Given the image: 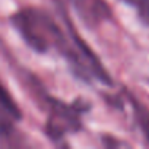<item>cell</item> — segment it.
Instances as JSON below:
<instances>
[{
	"instance_id": "cell-1",
	"label": "cell",
	"mask_w": 149,
	"mask_h": 149,
	"mask_svg": "<svg viewBox=\"0 0 149 149\" xmlns=\"http://www.w3.org/2000/svg\"><path fill=\"white\" fill-rule=\"evenodd\" d=\"M10 24L21 34L24 41L37 53H47L54 48L63 37L58 24L45 12L35 8H25L10 16Z\"/></svg>"
},
{
	"instance_id": "cell-2",
	"label": "cell",
	"mask_w": 149,
	"mask_h": 149,
	"mask_svg": "<svg viewBox=\"0 0 149 149\" xmlns=\"http://www.w3.org/2000/svg\"><path fill=\"white\" fill-rule=\"evenodd\" d=\"M45 101L50 113L45 123V133L51 140L57 142L63 139L66 134L76 133L82 129L81 114L85 110H88L89 105L84 107V102L81 104V101L67 105L51 97H45Z\"/></svg>"
},
{
	"instance_id": "cell-3",
	"label": "cell",
	"mask_w": 149,
	"mask_h": 149,
	"mask_svg": "<svg viewBox=\"0 0 149 149\" xmlns=\"http://www.w3.org/2000/svg\"><path fill=\"white\" fill-rule=\"evenodd\" d=\"M54 2H56V9H57L58 18L63 21V24H64V26L67 29V35H69L70 41L73 42L74 48L78 50L79 56L85 61V64H86V67H88V70L91 73V76L95 78V79H98L100 82L108 85V86H113L114 82H113V79L110 76V73L105 70V67L102 66V63L100 61V58L95 56V53L88 47V44L85 42V40L78 34V29L74 28L73 22L69 18V13L66 10L64 3L61 2V0H54Z\"/></svg>"
},
{
	"instance_id": "cell-4",
	"label": "cell",
	"mask_w": 149,
	"mask_h": 149,
	"mask_svg": "<svg viewBox=\"0 0 149 149\" xmlns=\"http://www.w3.org/2000/svg\"><path fill=\"white\" fill-rule=\"evenodd\" d=\"M72 5L79 18L89 26H98L113 16L111 8L105 0H72Z\"/></svg>"
},
{
	"instance_id": "cell-5",
	"label": "cell",
	"mask_w": 149,
	"mask_h": 149,
	"mask_svg": "<svg viewBox=\"0 0 149 149\" xmlns=\"http://www.w3.org/2000/svg\"><path fill=\"white\" fill-rule=\"evenodd\" d=\"M129 100L132 101L133 110H134V117L137 120V124L140 126L142 132L145 133L146 139L149 140V110L145 108L142 104H139L137 100H134L132 95H129Z\"/></svg>"
},
{
	"instance_id": "cell-6",
	"label": "cell",
	"mask_w": 149,
	"mask_h": 149,
	"mask_svg": "<svg viewBox=\"0 0 149 149\" xmlns=\"http://www.w3.org/2000/svg\"><path fill=\"white\" fill-rule=\"evenodd\" d=\"M0 107H2L3 110H6L15 120H21V110L18 108V105L15 104L13 98L9 95V92L6 91V88L2 85V82H0Z\"/></svg>"
},
{
	"instance_id": "cell-7",
	"label": "cell",
	"mask_w": 149,
	"mask_h": 149,
	"mask_svg": "<svg viewBox=\"0 0 149 149\" xmlns=\"http://www.w3.org/2000/svg\"><path fill=\"white\" fill-rule=\"evenodd\" d=\"M124 2L133 8H136L139 16L149 24V0H124Z\"/></svg>"
}]
</instances>
